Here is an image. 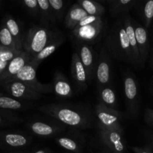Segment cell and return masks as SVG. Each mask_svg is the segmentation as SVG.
Segmentation results:
<instances>
[{"mask_svg":"<svg viewBox=\"0 0 153 153\" xmlns=\"http://www.w3.org/2000/svg\"><path fill=\"white\" fill-rule=\"evenodd\" d=\"M39 111L55 118L64 125L77 128H88L94 126V118L91 112L82 107L69 104H47Z\"/></svg>","mask_w":153,"mask_h":153,"instance_id":"cell-1","label":"cell"},{"mask_svg":"<svg viewBox=\"0 0 153 153\" xmlns=\"http://www.w3.org/2000/svg\"><path fill=\"white\" fill-rule=\"evenodd\" d=\"M102 46L111 58L136 67L122 16L117 18L108 30Z\"/></svg>","mask_w":153,"mask_h":153,"instance_id":"cell-2","label":"cell"},{"mask_svg":"<svg viewBox=\"0 0 153 153\" xmlns=\"http://www.w3.org/2000/svg\"><path fill=\"white\" fill-rule=\"evenodd\" d=\"M61 33L55 27L48 28L43 26H32L27 31L23 39L24 51L33 59Z\"/></svg>","mask_w":153,"mask_h":153,"instance_id":"cell-3","label":"cell"},{"mask_svg":"<svg viewBox=\"0 0 153 153\" xmlns=\"http://www.w3.org/2000/svg\"><path fill=\"white\" fill-rule=\"evenodd\" d=\"M107 23L103 16L97 21L83 26H76L72 31L76 43L92 45L99 43L107 33Z\"/></svg>","mask_w":153,"mask_h":153,"instance_id":"cell-4","label":"cell"},{"mask_svg":"<svg viewBox=\"0 0 153 153\" xmlns=\"http://www.w3.org/2000/svg\"><path fill=\"white\" fill-rule=\"evenodd\" d=\"M94 111L97 119V128L124 131L121 125V121L124 115L120 111L106 107L100 102L95 106Z\"/></svg>","mask_w":153,"mask_h":153,"instance_id":"cell-5","label":"cell"},{"mask_svg":"<svg viewBox=\"0 0 153 153\" xmlns=\"http://www.w3.org/2000/svg\"><path fill=\"white\" fill-rule=\"evenodd\" d=\"M37 67L28 62L17 74L10 81H19L26 84L40 94H47L53 91V84H43L37 79ZM6 83V82H5Z\"/></svg>","mask_w":153,"mask_h":153,"instance_id":"cell-6","label":"cell"},{"mask_svg":"<svg viewBox=\"0 0 153 153\" xmlns=\"http://www.w3.org/2000/svg\"><path fill=\"white\" fill-rule=\"evenodd\" d=\"M124 94L128 111L133 117H136L139 112V97L138 85L136 78L131 73H127L123 77Z\"/></svg>","mask_w":153,"mask_h":153,"instance_id":"cell-7","label":"cell"},{"mask_svg":"<svg viewBox=\"0 0 153 153\" xmlns=\"http://www.w3.org/2000/svg\"><path fill=\"white\" fill-rule=\"evenodd\" d=\"M97 91L105 86H111V57L102 46L99 54L98 64L95 76Z\"/></svg>","mask_w":153,"mask_h":153,"instance_id":"cell-8","label":"cell"},{"mask_svg":"<svg viewBox=\"0 0 153 153\" xmlns=\"http://www.w3.org/2000/svg\"><path fill=\"white\" fill-rule=\"evenodd\" d=\"M76 52L79 54L81 61L85 67L88 76V81L91 82L96 76L99 55L96 52L92 46L79 43H76Z\"/></svg>","mask_w":153,"mask_h":153,"instance_id":"cell-9","label":"cell"},{"mask_svg":"<svg viewBox=\"0 0 153 153\" xmlns=\"http://www.w3.org/2000/svg\"><path fill=\"white\" fill-rule=\"evenodd\" d=\"M98 134L101 141L113 153H126V143L123 137V131L107 128H98Z\"/></svg>","mask_w":153,"mask_h":153,"instance_id":"cell-10","label":"cell"},{"mask_svg":"<svg viewBox=\"0 0 153 153\" xmlns=\"http://www.w3.org/2000/svg\"><path fill=\"white\" fill-rule=\"evenodd\" d=\"M4 88L12 97L21 100L35 101L43 97V94L19 81H10L3 84Z\"/></svg>","mask_w":153,"mask_h":153,"instance_id":"cell-11","label":"cell"},{"mask_svg":"<svg viewBox=\"0 0 153 153\" xmlns=\"http://www.w3.org/2000/svg\"><path fill=\"white\" fill-rule=\"evenodd\" d=\"M31 61L30 55L24 50L22 51L8 63L5 70L0 75V83L4 84L10 81Z\"/></svg>","mask_w":153,"mask_h":153,"instance_id":"cell-12","label":"cell"},{"mask_svg":"<svg viewBox=\"0 0 153 153\" xmlns=\"http://www.w3.org/2000/svg\"><path fill=\"white\" fill-rule=\"evenodd\" d=\"M28 127L33 134L41 137H55L66 128V126L64 125L49 123L43 121H34L31 123Z\"/></svg>","mask_w":153,"mask_h":153,"instance_id":"cell-13","label":"cell"},{"mask_svg":"<svg viewBox=\"0 0 153 153\" xmlns=\"http://www.w3.org/2000/svg\"><path fill=\"white\" fill-rule=\"evenodd\" d=\"M71 60V73L75 85L80 91H86L88 88V76L79 54L76 52H73Z\"/></svg>","mask_w":153,"mask_h":153,"instance_id":"cell-14","label":"cell"},{"mask_svg":"<svg viewBox=\"0 0 153 153\" xmlns=\"http://www.w3.org/2000/svg\"><path fill=\"white\" fill-rule=\"evenodd\" d=\"M133 27H134V33H135L136 40H137V46H138L139 53H140V60L143 64L147 60L149 51V40L148 36L147 28L144 27V25H140L137 22H136L134 19L132 20Z\"/></svg>","mask_w":153,"mask_h":153,"instance_id":"cell-15","label":"cell"},{"mask_svg":"<svg viewBox=\"0 0 153 153\" xmlns=\"http://www.w3.org/2000/svg\"><path fill=\"white\" fill-rule=\"evenodd\" d=\"M122 18L123 20L127 36H128V37L130 46H131V51H132L133 57H134L136 67H143V64H142L141 63V60H140V53H139V49L138 46H137V40H136L135 33H134V27H133V18L131 17V16H129L128 14L122 16Z\"/></svg>","mask_w":153,"mask_h":153,"instance_id":"cell-16","label":"cell"},{"mask_svg":"<svg viewBox=\"0 0 153 153\" xmlns=\"http://www.w3.org/2000/svg\"><path fill=\"white\" fill-rule=\"evenodd\" d=\"M53 91L60 98L73 97V91L67 77L61 72H56L54 76Z\"/></svg>","mask_w":153,"mask_h":153,"instance_id":"cell-17","label":"cell"},{"mask_svg":"<svg viewBox=\"0 0 153 153\" xmlns=\"http://www.w3.org/2000/svg\"><path fill=\"white\" fill-rule=\"evenodd\" d=\"M137 0H108L109 11L111 16L120 17L127 15L137 4Z\"/></svg>","mask_w":153,"mask_h":153,"instance_id":"cell-18","label":"cell"},{"mask_svg":"<svg viewBox=\"0 0 153 153\" xmlns=\"http://www.w3.org/2000/svg\"><path fill=\"white\" fill-rule=\"evenodd\" d=\"M88 13L78 4L74 3L69 9L64 19V25L69 30L73 31L78 24L88 16Z\"/></svg>","mask_w":153,"mask_h":153,"instance_id":"cell-19","label":"cell"},{"mask_svg":"<svg viewBox=\"0 0 153 153\" xmlns=\"http://www.w3.org/2000/svg\"><path fill=\"white\" fill-rule=\"evenodd\" d=\"M31 139L17 133H0V144L13 148H19L30 144Z\"/></svg>","mask_w":153,"mask_h":153,"instance_id":"cell-20","label":"cell"},{"mask_svg":"<svg viewBox=\"0 0 153 153\" xmlns=\"http://www.w3.org/2000/svg\"><path fill=\"white\" fill-rule=\"evenodd\" d=\"M65 40V36H64V34L63 33H61L55 40H52L45 49H43L38 55H37L33 59H31L30 63L32 64L34 67L37 68L39 67V65L41 64V62H43L49 55H52L62 43H64Z\"/></svg>","mask_w":153,"mask_h":153,"instance_id":"cell-21","label":"cell"},{"mask_svg":"<svg viewBox=\"0 0 153 153\" xmlns=\"http://www.w3.org/2000/svg\"><path fill=\"white\" fill-rule=\"evenodd\" d=\"M39 8H40V19L42 26L48 28H55V25L57 22L53 14L51 6L49 3V0H37Z\"/></svg>","mask_w":153,"mask_h":153,"instance_id":"cell-22","label":"cell"},{"mask_svg":"<svg viewBox=\"0 0 153 153\" xmlns=\"http://www.w3.org/2000/svg\"><path fill=\"white\" fill-rule=\"evenodd\" d=\"M97 91H98V98L100 103H102L108 108L117 110L116 95L111 86L103 87L102 88Z\"/></svg>","mask_w":153,"mask_h":153,"instance_id":"cell-23","label":"cell"},{"mask_svg":"<svg viewBox=\"0 0 153 153\" xmlns=\"http://www.w3.org/2000/svg\"><path fill=\"white\" fill-rule=\"evenodd\" d=\"M5 26L11 34L15 43H16V47L18 52L20 53L22 52L23 49V37L21 34L20 28H19V24L17 23L16 20L12 17H7L5 19Z\"/></svg>","mask_w":153,"mask_h":153,"instance_id":"cell-24","label":"cell"},{"mask_svg":"<svg viewBox=\"0 0 153 153\" xmlns=\"http://www.w3.org/2000/svg\"><path fill=\"white\" fill-rule=\"evenodd\" d=\"M77 3L88 13V15L103 16L105 13V7L99 1L94 0H78Z\"/></svg>","mask_w":153,"mask_h":153,"instance_id":"cell-25","label":"cell"},{"mask_svg":"<svg viewBox=\"0 0 153 153\" xmlns=\"http://www.w3.org/2000/svg\"><path fill=\"white\" fill-rule=\"evenodd\" d=\"M140 4L137 5L138 12L146 28H148L151 25L153 19V0H148L146 1H138Z\"/></svg>","mask_w":153,"mask_h":153,"instance_id":"cell-26","label":"cell"},{"mask_svg":"<svg viewBox=\"0 0 153 153\" xmlns=\"http://www.w3.org/2000/svg\"><path fill=\"white\" fill-rule=\"evenodd\" d=\"M57 143L64 149L67 150L71 151V152L75 153H81L82 151V146L78 141H76L75 139L71 137H60L55 138Z\"/></svg>","mask_w":153,"mask_h":153,"instance_id":"cell-27","label":"cell"},{"mask_svg":"<svg viewBox=\"0 0 153 153\" xmlns=\"http://www.w3.org/2000/svg\"><path fill=\"white\" fill-rule=\"evenodd\" d=\"M0 43H1V46L9 48L10 49H13V50L16 51L18 53H19L17 51V49H16V43H15L14 40H13V37H12L9 30L5 26V25L1 26V29H0Z\"/></svg>","mask_w":153,"mask_h":153,"instance_id":"cell-28","label":"cell"},{"mask_svg":"<svg viewBox=\"0 0 153 153\" xmlns=\"http://www.w3.org/2000/svg\"><path fill=\"white\" fill-rule=\"evenodd\" d=\"M49 3L57 22H61L64 17L66 3L63 0H49Z\"/></svg>","mask_w":153,"mask_h":153,"instance_id":"cell-29","label":"cell"},{"mask_svg":"<svg viewBox=\"0 0 153 153\" xmlns=\"http://www.w3.org/2000/svg\"><path fill=\"white\" fill-rule=\"evenodd\" d=\"M24 105L21 102L7 97H0V108L4 109L19 110L24 108Z\"/></svg>","mask_w":153,"mask_h":153,"instance_id":"cell-30","label":"cell"},{"mask_svg":"<svg viewBox=\"0 0 153 153\" xmlns=\"http://www.w3.org/2000/svg\"><path fill=\"white\" fill-rule=\"evenodd\" d=\"M22 4L32 17L40 19V8L37 0H24Z\"/></svg>","mask_w":153,"mask_h":153,"instance_id":"cell-31","label":"cell"},{"mask_svg":"<svg viewBox=\"0 0 153 153\" xmlns=\"http://www.w3.org/2000/svg\"><path fill=\"white\" fill-rule=\"evenodd\" d=\"M19 54L13 49L4 47L1 45L0 46V61L9 63Z\"/></svg>","mask_w":153,"mask_h":153,"instance_id":"cell-32","label":"cell"},{"mask_svg":"<svg viewBox=\"0 0 153 153\" xmlns=\"http://www.w3.org/2000/svg\"><path fill=\"white\" fill-rule=\"evenodd\" d=\"M145 121L146 123L149 126H153V110L150 108H146V112H145L144 116Z\"/></svg>","mask_w":153,"mask_h":153,"instance_id":"cell-33","label":"cell"},{"mask_svg":"<svg viewBox=\"0 0 153 153\" xmlns=\"http://www.w3.org/2000/svg\"><path fill=\"white\" fill-rule=\"evenodd\" d=\"M134 153H152V149L150 146H146L144 147H137V146H133L131 147Z\"/></svg>","mask_w":153,"mask_h":153,"instance_id":"cell-34","label":"cell"},{"mask_svg":"<svg viewBox=\"0 0 153 153\" xmlns=\"http://www.w3.org/2000/svg\"><path fill=\"white\" fill-rule=\"evenodd\" d=\"M8 63L7 62H2V61H0V75L3 73L5 68L7 67Z\"/></svg>","mask_w":153,"mask_h":153,"instance_id":"cell-35","label":"cell"},{"mask_svg":"<svg viewBox=\"0 0 153 153\" xmlns=\"http://www.w3.org/2000/svg\"><path fill=\"white\" fill-rule=\"evenodd\" d=\"M34 153H50V151L49 149H42L36 151Z\"/></svg>","mask_w":153,"mask_h":153,"instance_id":"cell-36","label":"cell"},{"mask_svg":"<svg viewBox=\"0 0 153 153\" xmlns=\"http://www.w3.org/2000/svg\"><path fill=\"white\" fill-rule=\"evenodd\" d=\"M2 120H2V118H1V117L0 116V124H1V123H2Z\"/></svg>","mask_w":153,"mask_h":153,"instance_id":"cell-37","label":"cell"},{"mask_svg":"<svg viewBox=\"0 0 153 153\" xmlns=\"http://www.w3.org/2000/svg\"><path fill=\"white\" fill-rule=\"evenodd\" d=\"M152 64L153 65V50H152Z\"/></svg>","mask_w":153,"mask_h":153,"instance_id":"cell-38","label":"cell"},{"mask_svg":"<svg viewBox=\"0 0 153 153\" xmlns=\"http://www.w3.org/2000/svg\"><path fill=\"white\" fill-rule=\"evenodd\" d=\"M104 153H112L111 152V151L110 150H109V149H108V150L107 151V152H104Z\"/></svg>","mask_w":153,"mask_h":153,"instance_id":"cell-39","label":"cell"},{"mask_svg":"<svg viewBox=\"0 0 153 153\" xmlns=\"http://www.w3.org/2000/svg\"><path fill=\"white\" fill-rule=\"evenodd\" d=\"M3 96H4V95H3V94H1V93H0V97H3Z\"/></svg>","mask_w":153,"mask_h":153,"instance_id":"cell-40","label":"cell"},{"mask_svg":"<svg viewBox=\"0 0 153 153\" xmlns=\"http://www.w3.org/2000/svg\"><path fill=\"white\" fill-rule=\"evenodd\" d=\"M152 143H153V140H152Z\"/></svg>","mask_w":153,"mask_h":153,"instance_id":"cell-41","label":"cell"},{"mask_svg":"<svg viewBox=\"0 0 153 153\" xmlns=\"http://www.w3.org/2000/svg\"><path fill=\"white\" fill-rule=\"evenodd\" d=\"M112 153H113V152H112Z\"/></svg>","mask_w":153,"mask_h":153,"instance_id":"cell-42","label":"cell"}]
</instances>
